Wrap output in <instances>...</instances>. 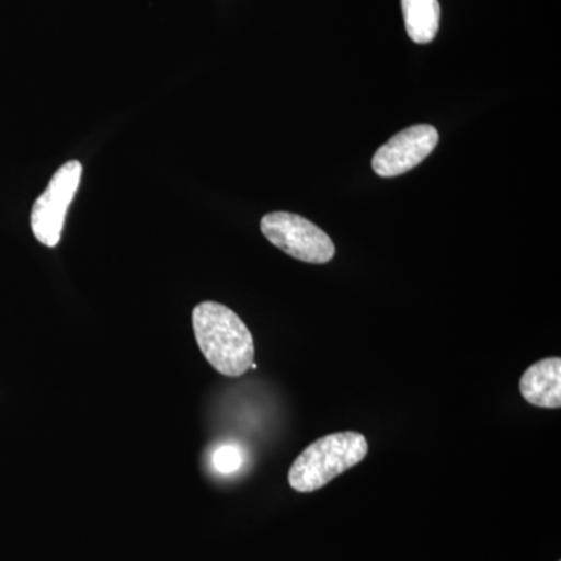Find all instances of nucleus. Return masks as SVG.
Instances as JSON below:
<instances>
[{"label": "nucleus", "instance_id": "423d86ee", "mask_svg": "<svg viewBox=\"0 0 561 561\" xmlns=\"http://www.w3.org/2000/svg\"><path fill=\"white\" fill-rule=\"evenodd\" d=\"M524 400L545 409L561 408V359L549 357L535 362L519 381Z\"/></svg>", "mask_w": 561, "mask_h": 561}, {"label": "nucleus", "instance_id": "0eeeda50", "mask_svg": "<svg viewBox=\"0 0 561 561\" xmlns=\"http://www.w3.org/2000/svg\"><path fill=\"white\" fill-rule=\"evenodd\" d=\"M401 2L405 31L413 43H431L440 27L438 0H401Z\"/></svg>", "mask_w": 561, "mask_h": 561}, {"label": "nucleus", "instance_id": "f257e3e1", "mask_svg": "<svg viewBox=\"0 0 561 561\" xmlns=\"http://www.w3.org/2000/svg\"><path fill=\"white\" fill-rule=\"evenodd\" d=\"M192 328L203 356L214 370L239 378L254 362L253 335L241 317L216 301H203L192 311Z\"/></svg>", "mask_w": 561, "mask_h": 561}, {"label": "nucleus", "instance_id": "7ed1b4c3", "mask_svg": "<svg viewBox=\"0 0 561 561\" xmlns=\"http://www.w3.org/2000/svg\"><path fill=\"white\" fill-rule=\"evenodd\" d=\"M261 231L268 242L295 260L308 264H327L335 256L334 242L330 236L298 214L283 210L267 214L262 217Z\"/></svg>", "mask_w": 561, "mask_h": 561}, {"label": "nucleus", "instance_id": "20e7f679", "mask_svg": "<svg viewBox=\"0 0 561 561\" xmlns=\"http://www.w3.org/2000/svg\"><path fill=\"white\" fill-rule=\"evenodd\" d=\"M83 165L69 161L54 173L47 190L39 195L32 209V231L43 245H58L69 205L79 191Z\"/></svg>", "mask_w": 561, "mask_h": 561}, {"label": "nucleus", "instance_id": "39448f33", "mask_svg": "<svg viewBox=\"0 0 561 561\" xmlns=\"http://www.w3.org/2000/svg\"><path fill=\"white\" fill-rule=\"evenodd\" d=\"M438 144V131L431 125H413L394 135L373 157V171L383 179L402 175L421 164Z\"/></svg>", "mask_w": 561, "mask_h": 561}, {"label": "nucleus", "instance_id": "6e6552de", "mask_svg": "<svg viewBox=\"0 0 561 561\" xmlns=\"http://www.w3.org/2000/svg\"><path fill=\"white\" fill-rule=\"evenodd\" d=\"M242 465V454L234 446H221L214 453V467L224 474L238 471Z\"/></svg>", "mask_w": 561, "mask_h": 561}, {"label": "nucleus", "instance_id": "f03ea898", "mask_svg": "<svg viewBox=\"0 0 561 561\" xmlns=\"http://www.w3.org/2000/svg\"><path fill=\"white\" fill-rule=\"evenodd\" d=\"M367 438L357 432H337L313 442L295 459L289 471L291 489L312 493L359 465L367 457Z\"/></svg>", "mask_w": 561, "mask_h": 561}]
</instances>
